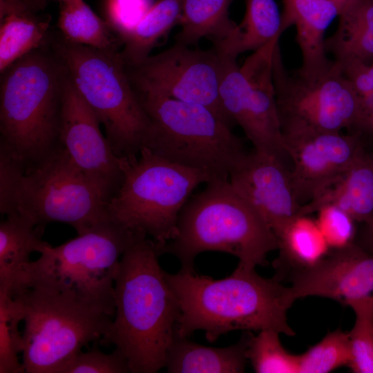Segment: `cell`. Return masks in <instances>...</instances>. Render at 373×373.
<instances>
[{"mask_svg": "<svg viewBox=\"0 0 373 373\" xmlns=\"http://www.w3.org/2000/svg\"><path fill=\"white\" fill-rule=\"evenodd\" d=\"M156 243L138 233L123 252L115 279V313L100 341L113 344L131 373H155L165 367L181 310L158 261Z\"/></svg>", "mask_w": 373, "mask_h": 373, "instance_id": "cell-1", "label": "cell"}, {"mask_svg": "<svg viewBox=\"0 0 373 373\" xmlns=\"http://www.w3.org/2000/svg\"><path fill=\"white\" fill-rule=\"evenodd\" d=\"M180 303L177 335L204 332L210 343L235 330L274 329L293 336L287 312L296 298L291 287L274 276L265 278L255 268L237 266L228 277L216 280L195 271H166Z\"/></svg>", "mask_w": 373, "mask_h": 373, "instance_id": "cell-2", "label": "cell"}, {"mask_svg": "<svg viewBox=\"0 0 373 373\" xmlns=\"http://www.w3.org/2000/svg\"><path fill=\"white\" fill-rule=\"evenodd\" d=\"M49 38L1 73L0 146L26 171L59 144L68 72Z\"/></svg>", "mask_w": 373, "mask_h": 373, "instance_id": "cell-3", "label": "cell"}, {"mask_svg": "<svg viewBox=\"0 0 373 373\" xmlns=\"http://www.w3.org/2000/svg\"><path fill=\"white\" fill-rule=\"evenodd\" d=\"M278 249V240L263 216L232 187L229 180L216 178L182 209L175 236L159 249L175 256L180 271L194 269L200 253L225 252L238 265L256 268L267 264V256Z\"/></svg>", "mask_w": 373, "mask_h": 373, "instance_id": "cell-4", "label": "cell"}, {"mask_svg": "<svg viewBox=\"0 0 373 373\" xmlns=\"http://www.w3.org/2000/svg\"><path fill=\"white\" fill-rule=\"evenodd\" d=\"M137 234L110 219L59 246L48 245L37 260L23 268L13 285L21 283L66 294L113 317L119 262Z\"/></svg>", "mask_w": 373, "mask_h": 373, "instance_id": "cell-5", "label": "cell"}, {"mask_svg": "<svg viewBox=\"0 0 373 373\" xmlns=\"http://www.w3.org/2000/svg\"><path fill=\"white\" fill-rule=\"evenodd\" d=\"M84 100L103 125L106 137L119 158L139 155L151 122L127 74L118 49L102 50L50 37Z\"/></svg>", "mask_w": 373, "mask_h": 373, "instance_id": "cell-6", "label": "cell"}, {"mask_svg": "<svg viewBox=\"0 0 373 373\" xmlns=\"http://www.w3.org/2000/svg\"><path fill=\"white\" fill-rule=\"evenodd\" d=\"M123 178L107 203L111 220L144 234L158 250L177 233L179 214L193 190L216 179L210 173L170 162L143 147L139 155L120 158Z\"/></svg>", "mask_w": 373, "mask_h": 373, "instance_id": "cell-7", "label": "cell"}, {"mask_svg": "<svg viewBox=\"0 0 373 373\" xmlns=\"http://www.w3.org/2000/svg\"><path fill=\"white\" fill-rule=\"evenodd\" d=\"M135 93L151 122L144 147L173 163L229 180L246 153L231 126L203 105Z\"/></svg>", "mask_w": 373, "mask_h": 373, "instance_id": "cell-8", "label": "cell"}, {"mask_svg": "<svg viewBox=\"0 0 373 373\" xmlns=\"http://www.w3.org/2000/svg\"><path fill=\"white\" fill-rule=\"evenodd\" d=\"M272 75L283 135L305 133L373 132L364 99L334 61L326 70L304 73L285 67L279 43L275 47Z\"/></svg>", "mask_w": 373, "mask_h": 373, "instance_id": "cell-9", "label": "cell"}, {"mask_svg": "<svg viewBox=\"0 0 373 373\" xmlns=\"http://www.w3.org/2000/svg\"><path fill=\"white\" fill-rule=\"evenodd\" d=\"M22 303V363L26 373H57L89 343L109 332L111 316L69 295L18 283L4 289Z\"/></svg>", "mask_w": 373, "mask_h": 373, "instance_id": "cell-10", "label": "cell"}, {"mask_svg": "<svg viewBox=\"0 0 373 373\" xmlns=\"http://www.w3.org/2000/svg\"><path fill=\"white\" fill-rule=\"evenodd\" d=\"M18 212L30 218L41 235L50 222L66 223L79 235L111 219L106 203L59 144L26 171Z\"/></svg>", "mask_w": 373, "mask_h": 373, "instance_id": "cell-11", "label": "cell"}, {"mask_svg": "<svg viewBox=\"0 0 373 373\" xmlns=\"http://www.w3.org/2000/svg\"><path fill=\"white\" fill-rule=\"evenodd\" d=\"M278 40L254 51L242 67L237 57L218 52L221 58L220 95L222 106L239 124L254 149L283 162L287 155L278 117L272 75Z\"/></svg>", "mask_w": 373, "mask_h": 373, "instance_id": "cell-12", "label": "cell"}, {"mask_svg": "<svg viewBox=\"0 0 373 373\" xmlns=\"http://www.w3.org/2000/svg\"><path fill=\"white\" fill-rule=\"evenodd\" d=\"M126 68L135 92L203 105L230 126L234 124L220 99L222 64L214 48L204 50L175 44Z\"/></svg>", "mask_w": 373, "mask_h": 373, "instance_id": "cell-13", "label": "cell"}, {"mask_svg": "<svg viewBox=\"0 0 373 373\" xmlns=\"http://www.w3.org/2000/svg\"><path fill=\"white\" fill-rule=\"evenodd\" d=\"M100 124L68 73L62 100L59 144L107 204L121 185L123 171L120 158L102 135Z\"/></svg>", "mask_w": 373, "mask_h": 373, "instance_id": "cell-14", "label": "cell"}, {"mask_svg": "<svg viewBox=\"0 0 373 373\" xmlns=\"http://www.w3.org/2000/svg\"><path fill=\"white\" fill-rule=\"evenodd\" d=\"M362 134L323 132L284 135L287 154L294 162L291 184L300 204L312 200L366 152Z\"/></svg>", "mask_w": 373, "mask_h": 373, "instance_id": "cell-15", "label": "cell"}, {"mask_svg": "<svg viewBox=\"0 0 373 373\" xmlns=\"http://www.w3.org/2000/svg\"><path fill=\"white\" fill-rule=\"evenodd\" d=\"M234 190L266 220L277 238L297 217L298 202L291 174L282 160L254 149L245 153L229 175Z\"/></svg>", "mask_w": 373, "mask_h": 373, "instance_id": "cell-16", "label": "cell"}, {"mask_svg": "<svg viewBox=\"0 0 373 373\" xmlns=\"http://www.w3.org/2000/svg\"><path fill=\"white\" fill-rule=\"evenodd\" d=\"M289 280L296 300L321 296L345 305L373 296V254L353 242L330 249L311 267L291 270Z\"/></svg>", "mask_w": 373, "mask_h": 373, "instance_id": "cell-17", "label": "cell"}, {"mask_svg": "<svg viewBox=\"0 0 373 373\" xmlns=\"http://www.w3.org/2000/svg\"><path fill=\"white\" fill-rule=\"evenodd\" d=\"M282 28L294 25L296 41L302 54L304 73H316L329 68L325 49V30L343 7L334 0H283Z\"/></svg>", "mask_w": 373, "mask_h": 373, "instance_id": "cell-18", "label": "cell"}, {"mask_svg": "<svg viewBox=\"0 0 373 373\" xmlns=\"http://www.w3.org/2000/svg\"><path fill=\"white\" fill-rule=\"evenodd\" d=\"M332 205L355 222H367L373 214V157L367 152L307 203L300 216Z\"/></svg>", "mask_w": 373, "mask_h": 373, "instance_id": "cell-19", "label": "cell"}, {"mask_svg": "<svg viewBox=\"0 0 373 373\" xmlns=\"http://www.w3.org/2000/svg\"><path fill=\"white\" fill-rule=\"evenodd\" d=\"M335 32L325 49L343 73L373 61V0H353L341 10Z\"/></svg>", "mask_w": 373, "mask_h": 373, "instance_id": "cell-20", "label": "cell"}, {"mask_svg": "<svg viewBox=\"0 0 373 373\" xmlns=\"http://www.w3.org/2000/svg\"><path fill=\"white\" fill-rule=\"evenodd\" d=\"M249 332L245 331L236 343L225 347L202 345L176 334L166 355L167 372H245Z\"/></svg>", "mask_w": 373, "mask_h": 373, "instance_id": "cell-21", "label": "cell"}, {"mask_svg": "<svg viewBox=\"0 0 373 373\" xmlns=\"http://www.w3.org/2000/svg\"><path fill=\"white\" fill-rule=\"evenodd\" d=\"M49 245L27 216H7L0 224V289H9L31 261V254H40Z\"/></svg>", "mask_w": 373, "mask_h": 373, "instance_id": "cell-22", "label": "cell"}, {"mask_svg": "<svg viewBox=\"0 0 373 373\" xmlns=\"http://www.w3.org/2000/svg\"><path fill=\"white\" fill-rule=\"evenodd\" d=\"M234 0H184L179 19L181 30L175 44L190 46L204 37L213 43L233 37L238 25L229 17V8Z\"/></svg>", "mask_w": 373, "mask_h": 373, "instance_id": "cell-23", "label": "cell"}, {"mask_svg": "<svg viewBox=\"0 0 373 373\" xmlns=\"http://www.w3.org/2000/svg\"><path fill=\"white\" fill-rule=\"evenodd\" d=\"M245 14L237 33L222 42L213 43L221 53L237 57L246 51H256L284 32L282 14L275 0H246Z\"/></svg>", "mask_w": 373, "mask_h": 373, "instance_id": "cell-24", "label": "cell"}, {"mask_svg": "<svg viewBox=\"0 0 373 373\" xmlns=\"http://www.w3.org/2000/svg\"><path fill=\"white\" fill-rule=\"evenodd\" d=\"M279 256L273 263L279 280L289 271L311 267L322 260L330 249L316 221L307 216L294 220L278 237Z\"/></svg>", "mask_w": 373, "mask_h": 373, "instance_id": "cell-25", "label": "cell"}, {"mask_svg": "<svg viewBox=\"0 0 373 373\" xmlns=\"http://www.w3.org/2000/svg\"><path fill=\"white\" fill-rule=\"evenodd\" d=\"M50 23V17L41 12L14 11L0 17V72L44 46Z\"/></svg>", "mask_w": 373, "mask_h": 373, "instance_id": "cell-26", "label": "cell"}, {"mask_svg": "<svg viewBox=\"0 0 373 373\" xmlns=\"http://www.w3.org/2000/svg\"><path fill=\"white\" fill-rule=\"evenodd\" d=\"M184 0H158L124 38L120 50L127 66L137 65L151 55L157 44L179 21Z\"/></svg>", "mask_w": 373, "mask_h": 373, "instance_id": "cell-27", "label": "cell"}, {"mask_svg": "<svg viewBox=\"0 0 373 373\" xmlns=\"http://www.w3.org/2000/svg\"><path fill=\"white\" fill-rule=\"evenodd\" d=\"M57 28L64 39L74 44L102 50L118 49L122 44L106 20L84 0L61 1Z\"/></svg>", "mask_w": 373, "mask_h": 373, "instance_id": "cell-28", "label": "cell"}, {"mask_svg": "<svg viewBox=\"0 0 373 373\" xmlns=\"http://www.w3.org/2000/svg\"><path fill=\"white\" fill-rule=\"evenodd\" d=\"M21 301L12 294L0 289V373H24L19 354L23 351V333L19 323L23 320Z\"/></svg>", "mask_w": 373, "mask_h": 373, "instance_id": "cell-29", "label": "cell"}, {"mask_svg": "<svg viewBox=\"0 0 373 373\" xmlns=\"http://www.w3.org/2000/svg\"><path fill=\"white\" fill-rule=\"evenodd\" d=\"M279 332L262 329L258 335L249 332L247 358L257 373H298V355L283 346Z\"/></svg>", "mask_w": 373, "mask_h": 373, "instance_id": "cell-30", "label": "cell"}, {"mask_svg": "<svg viewBox=\"0 0 373 373\" xmlns=\"http://www.w3.org/2000/svg\"><path fill=\"white\" fill-rule=\"evenodd\" d=\"M355 314V323L347 332L350 362L354 373H373V296L352 300L346 305Z\"/></svg>", "mask_w": 373, "mask_h": 373, "instance_id": "cell-31", "label": "cell"}, {"mask_svg": "<svg viewBox=\"0 0 373 373\" xmlns=\"http://www.w3.org/2000/svg\"><path fill=\"white\" fill-rule=\"evenodd\" d=\"M350 362L348 333L337 329L298 355V373H327Z\"/></svg>", "mask_w": 373, "mask_h": 373, "instance_id": "cell-32", "label": "cell"}, {"mask_svg": "<svg viewBox=\"0 0 373 373\" xmlns=\"http://www.w3.org/2000/svg\"><path fill=\"white\" fill-rule=\"evenodd\" d=\"M126 358L116 348L111 354L102 352L95 345L87 352L80 351L63 364L57 373H128Z\"/></svg>", "mask_w": 373, "mask_h": 373, "instance_id": "cell-33", "label": "cell"}, {"mask_svg": "<svg viewBox=\"0 0 373 373\" xmlns=\"http://www.w3.org/2000/svg\"><path fill=\"white\" fill-rule=\"evenodd\" d=\"M153 4L152 0H104L105 20L122 42Z\"/></svg>", "mask_w": 373, "mask_h": 373, "instance_id": "cell-34", "label": "cell"}, {"mask_svg": "<svg viewBox=\"0 0 373 373\" xmlns=\"http://www.w3.org/2000/svg\"><path fill=\"white\" fill-rule=\"evenodd\" d=\"M26 171L22 162L0 146V212L8 216L18 212L21 182Z\"/></svg>", "mask_w": 373, "mask_h": 373, "instance_id": "cell-35", "label": "cell"}, {"mask_svg": "<svg viewBox=\"0 0 373 373\" xmlns=\"http://www.w3.org/2000/svg\"><path fill=\"white\" fill-rule=\"evenodd\" d=\"M317 224L330 249L343 247L354 242L355 222L338 207L328 205L318 211Z\"/></svg>", "mask_w": 373, "mask_h": 373, "instance_id": "cell-36", "label": "cell"}, {"mask_svg": "<svg viewBox=\"0 0 373 373\" xmlns=\"http://www.w3.org/2000/svg\"><path fill=\"white\" fill-rule=\"evenodd\" d=\"M46 6V0H0V12L14 9L42 11Z\"/></svg>", "mask_w": 373, "mask_h": 373, "instance_id": "cell-37", "label": "cell"}, {"mask_svg": "<svg viewBox=\"0 0 373 373\" xmlns=\"http://www.w3.org/2000/svg\"><path fill=\"white\" fill-rule=\"evenodd\" d=\"M354 242L367 251L373 254V214L359 231L356 232Z\"/></svg>", "mask_w": 373, "mask_h": 373, "instance_id": "cell-38", "label": "cell"}, {"mask_svg": "<svg viewBox=\"0 0 373 373\" xmlns=\"http://www.w3.org/2000/svg\"><path fill=\"white\" fill-rule=\"evenodd\" d=\"M334 1L338 3L343 8L347 3L351 2L353 0H334Z\"/></svg>", "mask_w": 373, "mask_h": 373, "instance_id": "cell-39", "label": "cell"}, {"mask_svg": "<svg viewBox=\"0 0 373 373\" xmlns=\"http://www.w3.org/2000/svg\"><path fill=\"white\" fill-rule=\"evenodd\" d=\"M59 1H66V0H59Z\"/></svg>", "mask_w": 373, "mask_h": 373, "instance_id": "cell-40", "label": "cell"}, {"mask_svg": "<svg viewBox=\"0 0 373 373\" xmlns=\"http://www.w3.org/2000/svg\"><path fill=\"white\" fill-rule=\"evenodd\" d=\"M371 65H373V61L372 62Z\"/></svg>", "mask_w": 373, "mask_h": 373, "instance_id": "cell-41", "label": "cell"}]
</instances>
